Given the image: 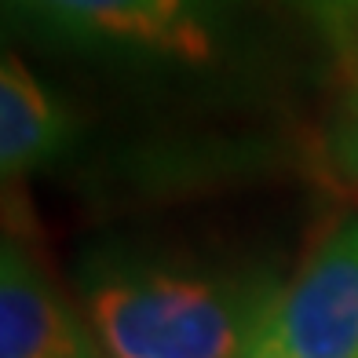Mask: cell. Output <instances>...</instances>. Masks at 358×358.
<instances>
[{"label": "cell", "instance_id": "cell-1", "mask_svg": "<svg viewBox=\"0 0 358 358\" xmlns=\"http://www.w3.org/2000/svg\"><path fill=\"white\" fill-rule=\"evenodd\" d=\"M274 292L132 267L88 285V322L113 358H249Z\"/></svg>", "mask_w": 358, "mask_h": 358}, {"label": "cell", "instance_id": "cell-2", "mask_svg": "<svg viewBox=\"0 0 358 358\" xmlns=\"http://www.w3.org/2000/svg\"><path fill=\"white\" fill-rule=\"evenodd\" d=\"M252 351L285 358H358V220L344 223L274 292Z\"/></svg>", "mask_w": 358, "mask_h": 358}, {"label": "cell", "instance_id": "cell-3", "mask_svg": "<svg viewBox=\"0 0 358 358\" xmlns=\"http://www.w3.org/2000/svg\"><path fill=\"white\" fill-rule=\"evenodd\" d=\"M44 26L106 48L208 62L216 55L220 0H15Z\"/></svg>", "mask_w": 358, "mask_h": 358}, {"label": "cell", "instance_id": "cell-4", "mask_svg": "<svg viewBox=\"0 0 358 358\" xmlns=\"http://www.w3.org/2000/svg\"><path fill=\"white\" fill-rule=\"evenodd\" d=\"M0 358H99L55 285L15 241H4L0 259Z\"/></svg>", "mask_w": 358, "mask_h": 358}, {"label": "cell", "instance_id": "cell-5", "mask_svg": "<svg viewBox=\"0 0 358 358\" xmlns=\"http://www.w3.org/2000/svg\"><path fill=\"white\" fill-rule=\"evenodd\" d=\"M70 139V121L52 92L26 70L15 55L0 70V169L22 176L52 161Z\"/></svg>", "mask_w": 358, "mask_h": 358}, {"label": "cell", "instance_id": "cell-6", "mask_svg": "<svg viewBox=\"0 0 358 358\" xmlns=\"http://www.w3.org/2000/svg\"><path fill=\"white\" fill-rule=\"evenodd\" d=\"M340 161H344V169L358 179V117L344 132V139H340Z\"/></svg>", "mask_w": 358, "mask_h": 358}, {"label": "cell", "instance_id": "cell-7", "mask_svg": "<svg viewBox=\"0 0 358 358\" xmlns=\"http://www.w3.org/2000/svg\"><path fill=\"white\" fill-rule=\"evenodd\" d=\"M249 358H285V355H274V351H252Z\"/></svg>", "mask_w": 358, "mask_h": 358}]
</instances>
